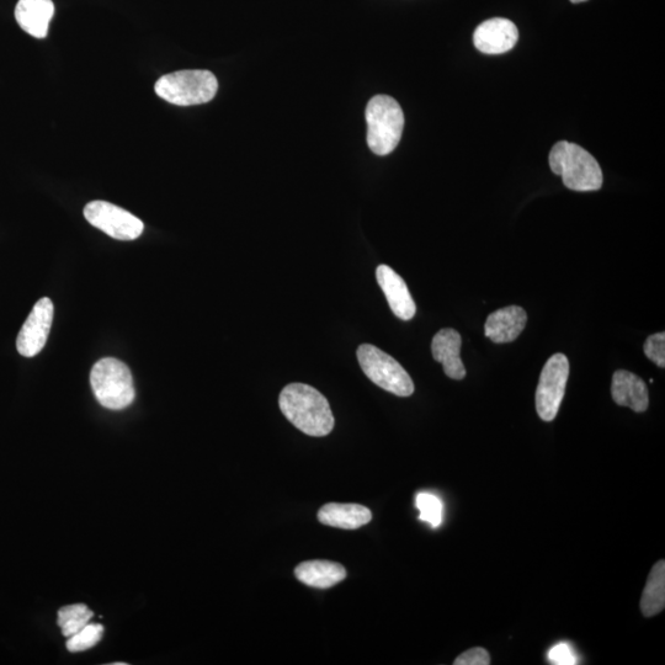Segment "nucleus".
<instances>
[{
	"mask_svg": "<svg viewBox=\"0 0 665 665\" xmlns=\"http://www.w3.org/2000/svg\"><path fill=\"white\" fill-rule=\"evenodd\" d=\"M159 98L178 106L209 103L216 97L218 82L210 71H180L166 74L154 87Z\"/></svg>",
	"mask_w": 665,
	"mask_h": 665,
	"instance_id": "5",
	"label": "nucleus"
},
{
	"mask_svg": "<svg viewBox=\"0 0 665 665\" xmlns=\"http://www.w3.org/2000/svg\"><path fill=\"white\" fill-rule=\"evenodd\" d=\"M55 14L52 0H19L15 19L20 28L36 39H44Z\"/></svg>",
	"mask_w": 665,
	"mask_h": 665,
	"instance_id": "15",
	"label": "nucleus"
},
{
	"mask_svg": "<svg viewBox=\"0 0 665 665\" xmlns=\"http://www.w3.org/2000/svg\"><path fill=\"white\" fill-rule=\"evenodd\" d=\"M569 377V361L566 355L555 354L541 371L536 390V411L544 422H552L565 398Z\"/></svg>",
	"mask_w": 665,
	"mask_h": 665,
	"instance_id": "7",
	"label": "nucleus"
},
{
	"mask_svg": "<svg viewBox=\"0 0 665 665\" xmlns=\"http://www.w3.org/2000/svg\"><path fill=\"white\" fill-rule=\"evenodd\" d=\"M571 2L574 4H578V3L587 2V0H571Z\"/></svg>",
	"mask_w": 665,
	"mask_h": 665,
	"instance_id": "25",
	"label": "nucleus"
},
{
	"mask_svg": "<svg viewBox=\"0 0 665 665\" xmlns=\"http://www.w3.org/2000/svg\"><path fill=\"white\" fill-rule=\"evenodd\" d=\"M611 395L616 404L631 408L636 413L646 412L649 406V392L645 381L630 371L615 372Z\"/></svg>",
	"mask_w": 665,
	"mask_h": 665,
	"instance_id": "14",
	"label": "nucleus"
},
{
	"mask_svg": "<svg viewBox=\"0 0 665 665\" xmlns=\"http://www.w3.org/2000/svg\"><path fill=\"white\" fill-rule=\"evenodd\" d=\"M376 279L395 316L402 321H411L416 316L417 307L406 281L387 265L377 268Z\"/></svg>",
	"mask_w": 665,
	"mask_h": 665,
	"instance_id": "11",
	"label": "nucleus"
},
{
	"mask_svg": "<svg viewBox=\"0 0 665 665\" xmlns=\"http://www.w3.org/2000/svg\"><path fill=\"white\" fill-rule=\"evenodd\" d=\"M518 40V28L513 21L503 18L484 21L473 34L476 49L486 55H502L514 49Z\"/></svg>",
	"mask_w": 665,
	"mask_h": 665,
	"instance_id": "10",
	"label": "nucleus"
},
{
	"mask_svg": "<svg viewBox=\"0 0 665 665\" xmlns=\"http://www.w3.org/2000/svg\"><path fill=\"white\" fill-rule=\"evenodd\" d=\"M528 315L523 307L509 306L491 313L484 326V334L493 343H512L523 333Z\"/></svg>",
	"mask_w": 665,
	"mask_h": 665,
	"instance_id": "12",
	"label": "nucleus"
},
{
	"mask_svg": "<svg viewBox=\"0 0 665 665\" xmlns=\"http://www.w3.org/2000/svg\"><path fill=\"white\" fill-rule=\"evenodd\" d=\"M462 339L455 329H441L432 343L433 358L444 367L446 376L452 380H464L466 369L460 358Z\"/></svg>",
	"mask_w": 665,
	"mask_h": 665,
	"instance_id": "13",
	"label": "nucleus"
},
{
	"mask_svg": "<svg viewBox=\"0 0 665 665\" xmlns=\"http://www.w3.org/2000/svg\"><path fill=\"white\" fill-rule=\"evenodd\" d=\"M90 385L101 406L110 411H122L135 401L136 391L131 371L120 360H99L90 374Z\"/></svg>",
	"mask_w": 665,
	"mask_h": 665,
	"instance_id": "4",
	"label": "nucleus"
},
{
	"mask_svg": "<svg viewBox=\"0 0 665 665\" xmlns=\"http://www.w3.org/2000/svg\"><path fill=\"white\" fill-rule=\"evenodd\" d=\"M367 145L377 156L396 150L404 129V114L397 100L376 95L367 104Z\"/></svg>",
	"mask_w": 665,
	"mask_h": 665,
	"instance_id": "3",
	"label": "nucleus"
},
{
	"mask_svg": "<svg viewBox=\"0 0 665 665\" xmlns=\"http://www.w3.org/2000/svg\"><path fill=\"white\" fill-rule=\"evenodd\" d=\"M665 608V562L658 561L649 572L641 598V611L646 617L662 613Z\"/></svg>",
	"mask_w": 665,
	"mask_h": 665,
	"instance_id": "18",
	"label": "nucleus"
},
{
	"mask_svg": "<svg viewBox=\"0 0 665 665\" xmlns=\"http://www.w3.org/2000/svg\"><path fill=\"white\" fill-rule=\"evenodd\" d=\"M550 168L573 191H597L603 186V172L597 159L576 143L561 141L552 147Z\"/></svg>",
	"mask_w": 665,
	"mask_h": 665,
	"instance_id": "2",
	"label": "nucleus"
},
{
	"mask_svg": "<svg viewBox=\"0 0 665 665\" xmlns=\"http://www.w3.org/2000/svg\"><path fill=\"white\" fill-rule=\"evenodd\" d=\"M84 216L90 225L119 241H133L145 230L140 218L106 201L89 202L85 206Z\"/></svg>",
	"mask_w": 665,
	"mask_h": 665,
	"instance_id": "8",
	"label": "nucleus"
},
{
	"mask_svg": "<svg viewBox=\"0 0 665 665\" xmlns=\"http://www.w3.org/2000/svg\"><path fill=\"white\" fill-rule=\"evenodd\" d=\"M319 523L332 528L356 530L370 523L372 513L360 504L328 503L319 509Z\"/></svg>",
	"mask_w": 665,
	"mask_h": 665,
	"instance_id": "16",
	"label": "nucleus"
},
{
	"mask_svg": "<svg viewBox=\"0 0 665 665\" xmlns=\"http://www.w3.org/2000/svg\"><path fill=\"white\" fill-rule=\"evenodd\" d=\"M103 636V625L88 624L76 635L69 637L66 646L68 651L72 653L88 651V649L97 646Z\"/></svg>",
	"mask_w": 665,
	"mask_h": 665,
	"instance_id": "20",
	"label": "nucleus"
},
{
	"mask_svg": "<svg viewBox=\"0 0 665 665\" xmlns=\"http://www.w3.org/2000/svg\"><path fill=\"white\" fill-rule=\"evenodd\" d=\"M550 662L556 665H574L577 664V658L574 656L571 646L568 643H560L553 647L549 654Z\"/></svg>",
	"mask_w": 665,
	"mask_h": 665,
	"instance_id": "24",
	"label": "nucleus"
},
{
	"mask_svg": "<svg viewBox=\"0 0 665 665\" xmlns=\"http://www.w3.org/2000/svg\"><path fill=\"white\" fill-rule=\"evenodd\" d=\"M358 360L365 375L375 385L398 397L414 393V383L402 365L375 345L363 344L358 349Z\"/></svg>",
	"mask_w": 665,
	"mask_h": 665,
	"instance_id": "6",
	"label": "nucleus"
},
{
	"mask_svg": "<svg viewBox=\"0 0 665 665\" xmlns=\"http://www.w3.org/2000/svg\"><path fill=\"white\" fill-rule=\"evenodd\" d=\"M93 616V611L87 605H68L58 611L57 624L61 627L62 635L69 638L87 626Z\"/></svg>",
	"mask_w": 665,
	"mask_h": 665,
	"instance_id": "19",
	"label": "nucleus"
},
{
	"mask_svg": "<svg viewBox=\"0 0 665 665\" xmlns=\"http://www.w3.org/2000/svg\"><path fill=\"white\" fill-rule=\"evenodd\" d=\"M279 404L286 419L303 434L322 438L332 433L331 406L316 388L305 383H291L281 391Z\"/></svg>",
	"mask_w": 665,
	"mask_h": 665,
	"instance_id": "1",
	"label": "nucleus"
},
{
	"mask_svg": "<svg viewBox=\"0 0 665 665\" xmlns=\"http://www.w3.org/2000/svg\"><path fill=\"white\" fill-rule=\"evenodd\" d=\"M455 665H488L491 664V656L484 648H471L460 657L456 658Z\"/></svg>",
	"mask_w": 665,
	"mask_h": 665,
	"instance_id": "23",
	"label": "nucleus"
},
{
	"mask_svg": "<svg viewBox=\"0 0 665 665\" xmlns=\"http://www.w3.org/2000/svg\"><path fill=\"white\" fill-rule=\"evenodd\" d=\"M295 576L308 587L329 589L347 578V569L337 562L306 561L296 567Z\"/></svg>",
	"mask_w": 665,
	"mask_h": 665,
	"instance_id": "17",
	"label": "nucleus"
},
{
	"mask_svg": "<svg viewBox=\"0 0 665 665\" xmlns=\"http://www.w3.org/2000/svg\"><path fill=\"white\" fill-rule=\"evenodd\" d=\"M53 303L50 299H41L26 319L18 335L17 348L25 358H34L45 348L53 321Z\"/></svg>",
	"mask_w": 665,
	"mask_h": 665,
	"instance_id": "9",
	"label": "nucleus"
},
{
	"mask_svg": "<svg viewBox=\"0 0 665 665\" xmlns=\"http://www.w3.org/2000/svg\"><path fill=\"white\" fill-rule=\"evenodd\" d=\"M645 354L659 367H665V334L657 333L648 337L645 343Z\"/></svg>",
	"mask_w": 665,
	"mask_h": 665,
	"instance_id": "22",
	"label": "nucleus"
},
{
	"mask_svg": "<svg viewBox=\"0 0 665 665\" xmlns=\"http://www.w3.org/2000/svg\"><path fill=\"white\" fill-rule=\"evenodd\" d=\"M419 510V519L428 523L432 528H438L443 523V503L430 493H419L416 499Z\"/></svg>",
	"mask_w": 665,
	"mask_h": 665,
	"instance_id": "21",
	"label": "nucleus"
}]
</instances>
